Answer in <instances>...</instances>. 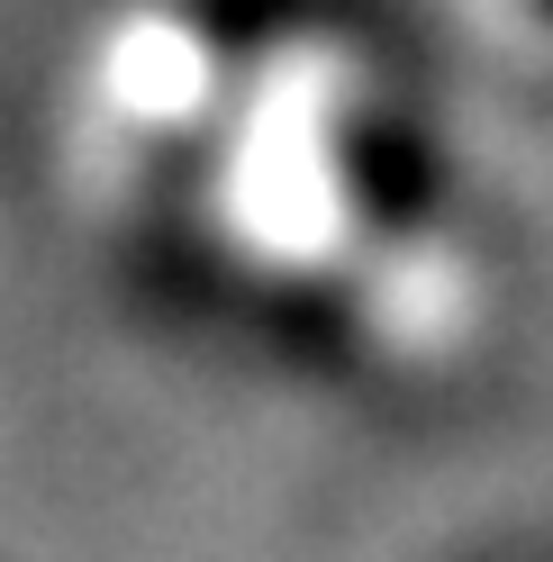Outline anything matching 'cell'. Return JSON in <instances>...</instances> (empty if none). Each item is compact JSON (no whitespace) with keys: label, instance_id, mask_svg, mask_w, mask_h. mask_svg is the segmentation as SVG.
Instances as JSON below:
<instances>
[{"label":"cell","instance_id":"2","mask_svg":"<svg viewBox=\"0 0 553 562\" xmlns=\"http://www.w3.org/2000/svg\"><path fill=\"white\" fill-rule=\"evenodd\" d=\"M354 318L391 363H454L481 327V272L463 245L436 236H382L354 263Z\"/></svg>","mask_w":553,"mask_h":562},{"label":"cell","instance_id":"1","mask_svg":"<svg viewBox=\"0 0 553 562\" xmlns=\"http://www.w3.org/2000/svg\"><path fill=\"white\" fill-rule=\"evenodd\" d=\"M363 119H372V64L345 37L282 27L263 46H236L218 119L172 164L191 245L255 291L354 281V263L382 245L363 200Z\"/></svg>","mask_w":553,"mask_h":562}]
</instances>
